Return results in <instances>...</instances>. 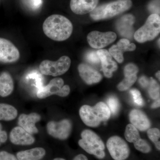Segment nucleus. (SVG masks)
<instances>
[{
    "label": "nucleus",
    "mask_w": 160,
    "mask_h": 160,
    "mask_svg": "<svg viewBox=\"0 0 160 160\" xmlns=\"http://www.w3.org/2000/svg\"><path fill=\"white\" fill-rule=\"evenodd\" d=\"M42 28L47 37L58 42L68 39L73 31L71 21L59 14L52 15L47 18L43 23Z\"/></svg>",
    "instance_id": "1"
},
{
    "label": "nucleus",
    "mask_w": 160,
    "mask_h": 160,
    "mask_svg": "<svg viewBox=\"0 0 160 160\" xmlns=\"http://www.w3.org/2000/svg\"><path fill=\"white\" fill-rule=\"evenodd\" d=\"M111 112L106 103L99 102L93 107L84 105L79 110L81 119L86 126L96 127L109 119Z\"/></svg>",
    "instance_id": "2"
},
{
    "label": "nucleus",
    "mask_w": 160,
    "mask_h": 160,
    "mask_svg": "<svg viewBox=\"0 0 160 160\" xmlns=\"http://www.w3.org/2000/svg\"><path fill=\"white\" fill-rule=\"evenodd\" d=\"M132 5L131 0H116L97 6L90 16L95 21L110 18L129 10Z\"/></svg>",
    "instance_id": "3"
},
{
    "label": "nucleus",
    "mask_w": 160,
    "mask_h": 160,
    "mask_svg": "<svg viewBox=\"0 0 160 160\" xmlns=\"http://www.w3.org/2000/svg\"><path fill=\"white\" fill-rule=\"evenodd\" d=\"M160 18L157 14H152L147 18L145 25L135 32V39L140 43L151 41L159 34Z\"/></svg>",
    "instance_id": "4"
},
{
    "label": "nucleus",
    "mask_w": 160,
    "mask_h": 160,
    "mask_svg": "<svg viewBox=\"0 0 160 160\" xmlns=\"http://www.w3.org/2000/svg\"><path fill=\"white\" fill-rule=\"evenodd\" d=\"M71 61L67 56L61 57L57 61H43L39 66L41 73L47 76L57 77L66 73L71 66Z\"/></svg>",
    "instance_id": "5"
},
{
    "label": "nucleus",
    "mask_w": 160,
    "mask_h": 160,
    "mask_svg": "<svg viewBox=\"0 0 160 160\" xmlns=\"http://www.w3.org/2000/svg\"><path fill=\"white\" fill-rule=\"evenodd\" d=\"M64 80L60 78H55L46 86H41L38 90L37 97L40 99L57 95L61 97H66L69 94L70 89L68 85H64Z\"/></svg>",
    "instance_id": "6"
},
{
    "label": "nucleus",
    "mask_w": 160,
    "mask_h": 160,
    "mask_svg": "<svg viewBox=\"0 0 160 160\" xmlns=\"http://www.w3.org/2000/svg\"><path fill=\"white\" fill-rule=\"evenodd\" d=\"M106 146L112 158L115 160H125L130 154V149L128 144L117 136L109 138Z\"/></svg>",
    "instance_id": "7"
},
{
    "label": "nucleus",
    "mask_w": 160,
    "mask_h": 160,
    "mask_svg": "<svg viewBox=\"0 0 160 160\" xmlns=\"http://www.w3.org/2000/svg\"><path fill=\"white\" fill-rule=\"evenodd\" d=\"M87 38L89 45L92 48L101 49L114 42L117 35L112 32H103L93 31L89 32Z\"/></svg>",
    "instance_id": "8"
},
{
    "label": "nucleus",
    "mask_w": 160,
    "mask_h": 160,
    "mask_svg": "<svg viewBox=\"0 0 160 160\" xmlns=\"http://www.w3.org/2000/svg\"><path fill=\"white\" fill-rule=\"evenodd\" d=\"M72 124L68 119L59 122L51 121L47 125V132L50 136L60 140H66L71 133Z\"/></svg>",
    "instance_id": "9"
},
{
    "label": "nucleus",
    "mask_w": 160,
    "mask_h": 160,
    "mask_svg": "<svg viewBox=\"0 0 160 160\" xmlns=\"http://www.w3.org/2000/svg\"><path fill=\"white\" fill-rule=\"evenodd\" d=\"M19 51L9 40L0 38V62L3 63L15 62L19 59Z\"/></svg>",
    "instance_id": "10"
},
{
    "label": "nucleus",
    "mask_w": 160,
    "mask_h": 160,
    "mask_svg": "<svg viewBox=\"0 0 160 160\" xmlns=\"http://www.w3.org/2000/svg\"><path fill=\"white\" fill-rule=\"evenodd\" d=\"M136 48L134 43H130L127 39H122L117 44L113 45L109 49V53L118 62L122 63L124 61L123 53L126 51H132Z\"/></svg>",
    "instance_id": "11"
},
{
    "label": "nucleus",
    "mask_w": 160,
    "mask_h": 160,
    "mask_svg": "<svg viewBox=\"0 0 160 160\" xmlns=\"http://www.w3.org/2000/svg\"><path fill=\"white\" fill-rule=\"evenodd\" d=\"M97 52L102 63L104 75L106 78H111L113 72L118 69L117 64L112 60V57L106 49H99Z\"/></svg>",
    "instance_id": "12"
},
{
    "label": "nucleus",
    "mask_w": 160,
    "mask_h": 160,
    "mask_svg": "<svg viewBox=\"0 0 160 160\" xmlns=\"http://www.w3.org/2000/svg\"><path fill=\"white\" fill-rule=\"evenodd\" d=\"M78 70L82 79L88 85L99 82L102 78L98 71L85 63L79 65Z\"/></svg>",
    "instance_id": "13"
},
{
    "label": "nucleus",
    "mask_w": 160,
    "mask_h": 160,
    "mask_svg": "<svg viewBox=\"0 0 160 160\" xmlns=\"http://www.w3.org/2000/svg\"><path fill=\"white\" fill-rule=\"evenodd\" d=\"M9 138L12 143L17 145H30L35 142L34 138L20 126L11 130Z\"/></svg>",
    "instance_id": "14"
},
{
    "label": "nucleus",
    "mask_w": 160,
    "mask_h": 160,
    "mask_svg": "<svg viewBox=\"0 0 160 160\" xmlns=\"http://www.w3.org/2000/svg\"><path fill=\"white\" fill-rule=\"evenodd\" d=\"M129 118L132 125L140 131H146L151 126L150 120L146 115L139 109L131 110L129 113Z\"/></svg>",
    "instance_id": "15"
},
{
    "label": "nucleus",
    "mask_w": 160,
    "mask_h": 160,
    "mask_svg": "<svg viewBox=\"0 0 160 160\" xmlns=\"http://www.w3.org/2000/svg\"><path fill=\"white\" fill-rule=\"evenodd\" d=\"M40 120L41 116L38 113L33 112L29 114H22L18 118V124L30 134H36L38 132V130L35 124Z\"/></svg>",
    "instance_id": "16"
},
{
    "label": "nucleus",
    "mask_w": 160,
    "mask_h": 160,
    "mask_svg": "<svg viewBox=\"0 0 160 160\" xmlns=\"http://www.w3.org/2000/svg\"><path fill=\"white\" fill-rule=\"evenodd\" d=\"M99 0H71L70 7L75 14L84 15L91 12L97 6Z\"/></svg>",
    "instance_id": "17"
},
{
    "label": "nucleus",
    "mask_w": 160,
    "mask_h": 160,
    "mask_svg": "<svg viewBox=\"0 0 160 160\" xmlns=\"http://www.w3.org/2000/svg\"><path fill=\"white\" fill-rule=\"evenodd\" d=\"M135 21L134 17L131 14L125 15L118 20L116 28L121 35L128 38L132 37Z\"/></svg>",
    "instance_id": "18"
},
{
    "label": "nucleus",
    "mask_w": 160,
    "mask_h": 160,
    "mask_svg": "<svg viewBox=\"0 0 160 160\" xmlns=\"http://www.w3.org/2000/svg\"><path fill=\"white\" fill-rule=\"evenodd\" d=\"M13 89L14 82L11 75L7 72H3L0 74V96H8Z\"/></svg>",
    "instance_id": "19"
},
{
    "label": "nucleus",
    "mask_w": 160,
    "mask_h": 160,
    "mask_svg": "<svg viewBox=\"0 0 160 160\" xmlns=\"http://www.w3.org/2000/svg\"><path fill=\"white\" fill-rule=\"evenodd\" d=\"M82 139L89 146L104 150L105 146L101 138L96 133L89 129L84 130L81 133Z\"/></svg>",
    "instance_id": "20"
},
{
    "label": "nucleus",
    "mask_w": 160,
    "mask_h": 160,
    "mask_svg": "<svg viewBox=\"0 0 160 160\" xmlns=\"http://www.w3.org/2000/svg\"><path fill=\"white\" fill-rule=\"evenodd\" d=\"M46 154V151L42 148L38 147L25 151H20L17 154L18 160H40Z\"/></svg>",
    "instance_id": "21"
},
{
    "label": "nucleus",
    "mask_w": 160,
    "mask_h": 160,
    "mask_svg": "<svg viewBox=\"0 0 160 160\" xmlns=\"http://www.w3.org/2000/svg\"><path fill=\"white\" fill-rule=\"evenodd\" d=\"M18 114L17 110L13 106L0 103V120L11 121L16 118Z\"/></svg>",
    "instance_id": "22"
},
{
    "label": "nucleus",
    "mask_w": 160,
    "mask_h": 160,
    "mask_svg": "<svg viewBox=\"0 0 160 160\" xmlns=\"http://www.w3.org/2000/svg\"><path fill=\"white\" fill-rule=\"evenodd\" d=\"M125 137L128 142L133 143L134 145L139 142L142 139L140 138L139 132L138 129L131 124H128L126 126Z\"/></svg>",
    "instance_id": "23"
},
{
    "label": "nucleus",
    "mask_w": 160,
    "mask_h": 160,
    "mask_svg": "<svg viewBox=\"0 0 160 160\" xmlns=\"http://www.w3.org/2000/svg\"><path fill=\"white\" fill-rule=\"evenodd\" d=\"M78 144L81 148H82L86 152L89 154H92L96 157L99 159H102L105 157L106 153L104 150L97 149L86 144L82 139H80L78 142Z\"/></svg>",
    "instance_id": "24"
},
{
    "label": "nucleus",
    "mask_w": 160,
    "mask_h": 160,
    "mask_svg": "<svg viewBox=\"0 0 160 160\" xmlns=\"http://www.w3.org/2000/svg\"><path fill=\"white\" fill-rule=\"evenodd\" d=\"M125 78L118 86L120 91H125L129 89L137 80V74H124Z\"/></svg>",
    "instance_id": "25"
},
{
    "label": "nucleus",
    "mask_w": 160,
    "mask_h": 160,
    "mask_svg": "<svg viewBox=\"0 0 160 160\" xmlns=\"http://www.w3.org/2000/svg\"><path fill=\"white\" fill-rule=\"evenodd\" d=\"M150 82L148 86V92L150 98L153 100L160 98V86L157 82L152 78H150Z\"/></svg>",
    "instance_id": "26"
},
{
    "label": "nucleus",
    "mask_w": 160,
    "mask_h": 160,
    "mask_svg": "<svg viewBox=\"0 0 160 160\" xmlns=\"http://www.w3.org/2000/svg\"><path fill=\"white\" fill-rule=\"evenodd\" d=\"M147 135L148 137L152 142L158 150L160 149V132L157 128H149L147 131Z\"/></svg>",
    "instance_id": "27"
},
{
    "label": "nucleus",
    "mask_w": 160,
    "mask_h": 160,
    "mask_svg": "<svg viewBox=\"0 0 160 160\" xmlns=\"http://www.w3.org/2000/svg\"><path fill=\"white\" fill-rule=\"evenodd\" d=\"M107 104L109 107L111 113L112 115L117 114L120 108V103L119 100L115 96H111L107 99Z\"/></svg>",
    "instance_id": "28"
},
{
    "label": "nucleus",
    "mask_w": 160,
    "mask_h": 160,
    "mask_svg": "<svg viewBox=\"0 0 160 160\" xmlns=\"http://www.w3.org/2000/svg\"><path fill=\"white\" fill-rule=\"evenodd\" d=\"M130 94L132 97V100L134 104L137 106H143L144 105V102L140 91L138 89H132L130 91Z\"/></svg>",
    "instance_id": "29"
},
{
    "label": "nucleus",
    "mask_w": 160,
    "mask_h": 160,
    "mask_svg": "<svg viewBox=\"0 0 160 160\" xmlns=\"http://www.w3.org/2000/svg\"><path fill=\"white\" fill-rule=\"evenodd\" d=\"M87 61L92 65H98L100 63V60L97 52H89L86 55Z\"/></svg>",
    "instance_id": "30"
},
{
    "label": "nucleus",
    "mask_w": 160,
    "mask_h": 160,
    "mask_svg": "<svg viewBox=\"0 0 160 160\" xmlns=\"http://www.w3.org/2000/svg\"><path fill=\"white\" fill-rule=\"evenodd\" d=\"M148 9L152 14H159L160 0H152L148 5Z\"/></svg>",
    "instance_id": "31"
},
{
    "label": "nucleus",
    "mask_w": 160,
    "mask_h": 160,
    "mask_svg": "<svg viewBox=\"0 0 160 160\" xmlns=\"http://www.w3.org/2000/svg\"><path fill=\"white\" fill-rule=\"evenodd\" d=\"M138 69L133 64H128L124 68V74H137Z\"/></svg>",
    "instance_id": "32"
},
{
    "label": "nucleus",
    "mask_w": 160,
    "mask_h": 160,
    "mask_svg": "<svg viewBox=\"0 0 160 160\" xmlns=\"http://www.w3.org/2000/svg\"><path fill=\"white\" fill-rule=\"evenodd\" d=\"M0 160H18L13 154L6 151L0 152Z\"/></svg>",
    "instance_id": "33"
},
{
    "label": "nucleus",
    "mask_w": 160,
    "mask_h": 160,
    "mask_svg": "<svg viewBox=\"0 0 160 160\" xmlns=\"http://www.w3.org/2000/svg\"><path fill=\"white\" fill-rule=\"evenodd\" d=\"M139 82L143 88H147L149 86L150 80H149L146 77L143 76L140 78Z\"/></svg>",
    "instance_id": "34"
},
{
    "label": "nucleus",
    "mask_w": 160,
    "mask_h": 160,
    "mask_svg": "<svg viewBox=\"0 0 160 160\" xmlns=\"http://www.w3.org/2000/svg\"><path fill=\"white\" fill-rule=\"evenodd\" d=\"M7 134L6 131L2 129V126L0 123V146L5 143L7 139Z\"/></svg>",
    "instance_id": "35"
},
{
    "label": "nucleus",
    "mask_w": 160,
    "mask_h": 160,
    "mask_svg": "<svg viewBox=\"0 0 160 160\" xmlns=\"http://www.w3.org/2000/svg\"><path fill=\"white\" fill-rule=\"evenodd\" d=\"M73 160H88V159L86 156L82 154H80L76 156Z\"/></svg>",
    "instance_id": "36"
},
{
    "label": "nucleus",
    "mask_w": 160,
    "mask_h": 160,
    "mask_svg": "<svg viewBox=\"0 0 160 160\" xmlns=\"http://www.w3.org/2000/svg\"><path fill=\"white\" fill-rule=\"evenodd\" d=\"M160 106V98H159L158 99L156 100L155 102L151 105V108H152V109H156V108H158Z\"/></svg>",
    "instance_id": "37"
},
{
    "label": "nucleus",
    "mask_w": 160,
    "mask_h": 160,
    "mask_svg": "<svg viewBox=\"0 0 160 160\" xmlns=\"http://www.w3.org/2000/svg\"><path fill=\"white\" fill-rule=\"evenodd\" d=\"M156 77L159 80H160V71H158L156 73Z\"/></svg>",
    "instance_id": "38"
},
{
    "label": "nucleus",
    "mask_w": 160,
    "mask_h": 160,
    "mask_svg": "<svg viewBox=\"0 0 160 160\" xmlns=\"http://www.w3.org/2000/svg\"><path fill=\"white\" fill-rule=\"evenodd\" d=\"M53 160H66L62 158H56Z\"/></svg>",
    "instance_id": "39"
}]
</instances>
